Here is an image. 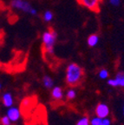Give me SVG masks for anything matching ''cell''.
I'll use <instances>...</instances> for the list:
<instances>
[{
  "instance_id": "cell-3",
  "label": "cell",
  "mask_w": 124,
  "mask_h": 125,
  "mask_svg": "<svg viewBox=\"0 0 124 125\" xmlns=\"http://www.w3.org/2000/svg\"><path fill=\"white\" fill-rule=\"evenodd\" d=\"M10 7L13 10L31 14V16H36L37 14V10L27 0H11L10 1Z\"/></svg>"
},
{
  "instance_id": "cell-5",
  "label": "cell",
  "mask_w": 124,
  "mask_h": 125,
  "mask_svg": "<svg viewBox=\"0 0 124 125\" xmlns=\"http://www.w3.org/2000/svg\"><path fill=\"white\" fill-rule=\"evenodd\" d=\"M6 115L9 117L11 123H16L20 119L21 117V111L17 107H10L8 108V110L6 112Z\"/></svg>"
},
{
  "instance_id": "cell-21",
  "label": "cell",
  "mask_w": 124,
  "mask_h": 125,
  "mask_svg": "<svg viewBox=\"0 0 124 125\" xmlns=\"http://www.w3.org/2000/svg\"><path fill=\"white\" fill-rule=\"evenodd\" d=\"M2 37H3V34H2V31H0V43L2 41Z\"/></svg>"
},
{
  "instance_id": "cell-19",
  "label": "cell",
  "mask_w": 124,
  "mask_h": 125,
  "mask_svg": "<svg viewBox=\"0 0 124 125\" xmlns=\"http://www.w3.org/2000/svg\"><path fill=\"white\" fill-rule=\"evenodd\" d=\"M31 98L26 97V98H24V99L23 100V102H22V106H23V107L28 108L29 106H31Z\"/></svg>"
},
{
  "instance_id": "cell-8",
  "label": "cell",
  "mask_w": 124,
  "mask_h": 125,
  "mask_svg": "<svg viewBox=\"0 0 124 125\" xmlns=\"http://www.w3.org/2000/svg\"><path fill=\"white\" fill-rule=\"evenodd\" d=\"M2 103L4 107H6V108H10V107H11V106H13L14 99L11 94L9 93V92L4 93L2 96Z\"/></svg>"
},
{
  "instance_id": "cell-9",
  "label": "cell",
  "mask_w": 124,
  "mask_h": 125,
  "mask_svg": "<svg viewBox=\"0 0 124 125\" xmlns=\"http://www.w3.org/2000/svg\"><path fill=\"white\" fill-rule=\"evenodd\" d=\"M51 96L53 97V99L56 101H60L63 98V91H62V88L56 86L53 87L52 90H51Z\"/></svg>"
},
{
  "instance_id": "cell-6",
  "label": "cell",
  "mask_w": 124,
  "mask_h": 125,
  "mask_svg": "<svg viewBox=\"0 0 124 125\" xmlns=\"http://www.w3.org/2000/svg\"><path fill=\"white\" fill-rule=\"evenodd\" d=\"M110 110L109 106L105 104H99L95 109V115L101 118H106L109 115Z\"/></svg>"
},
{
  "instance_id": "cell-7",
  "label": "cell",
  "mask_w": 124,
  "mask_h": 125,
  "mask_svg": "<svg viewBox=\"0 0 124 125\" xmlns=\"http://www.w3.org/2000/svg\"><path fill=\"white\" fill-rule=\"evenodd\" d=\"M90 125H111V121L108 117L101 118V117L95 116L90 120Z\"/></svg>"
},
{
  "instance_id": "cell-17",
  "label": "cell",
  "mask_w": 124,
  "mask_h": 125,
  "mask_svg": "<svg viewBox=\"0 0 124 125\" xmlns=\"http://www.w3.org/2000/svg\"><path fill=\"white\" fill-rule=\"evenodd\" d=\"M0 123H1L2 125H11V122H10V120L9 119V117H8L6 115L1 117Z\"/></svg>"
},
{
  "instance_id": "cell-12",
  "label": "cell",
  "mask_w": 124,
  "mask_h": 125,
  "mask_svg": "<svg viewBox=\"0 0 124 125\" xmlns=\"http://www.w3.org/2000/svg\"><path fill=\"white\" fill-rule=\"evenodd\" d=\"M114 80L117 83V87H124V72H119L114 77Z\"/></svg>"
},
{
  "instance_id": "cell-10",
  "label": "cell",
  "mask_w": 124,
  "mask_h": 125,
  "mask_svg": "<svg viewBox=\"0 0 124 125\" xmlns=\"http://www.w3.org/2000/svg\"><path fill=\"white\" fill-rule=\"evenodd\" d=\"M43 83L46 89H51L54 85V81L50 76H44L43 77Z\"/></svg>"
},
{
  "instance_id": "cell-4",
  "label": "cell",
  "mask_w": 124,
  "mask_h": 125,
  "mask_svg": "<svg viewBox=\"0 0 124 125\" xmlns=\"http://www.w3.org/2000/svg\"><path fill=\"white\" fill-rule=\"evenodd\" d=\"M77 2L81 5L84 6L92 11L98 12L100 10V4L102 0H77Z\"/></svg>"
},
{
  "instance_id": "cell-11",
  "label": "cell",
  "mask_w": 124,
  "mask_h": 125,
  "mask_svg": "<svg viewBox=\"0 0 124 125\" xmlns=\"http://www.w3.org/2000/svg\"><path fill=\"white\" fill-rule=\"evenodd\" d=\"M99 42V37L97 35H90L88 38V44L90 47H94Z\"/></svg>"
},
{
  "instance_id": "cell-15",
  "label": "cell",
  "mask_w": 124,
  "mask_h": 125,
  "mask_svg": "<svg viewBox=\"0 0 124 125\" xmlns=\"http://www.w3.org/2000/svg\"><path fill=\"white\" fill-rule=\"evenodd\" d=\"M43 19L45 22H51L53 19V13L51 10H46L43 13Z\"/></svg>"
},
{
  "instance_id": "cell-16",
  "label": "cell",
  "mask_w": 124,
  "mask_h": 125,
  "mask_svg": "<svg viewBox=\"0 0 124 125\" xmlns=\"http://www.w3.org/2000/svg\"><path fill=\"white\" fill-rule=\"evenodd\" d=\"M99 77L101 78V79H106V78L109 77V71L105 69H103L99 71V74H98Z\"/></svg>"
},
{
  "instance_id": "cell-22",
  "label": "cell",
  "mask_w": 124,
  "mask_h": 125,
  "mask_svg": "<svg viewBox=\"0 0 124 125\" xmlns=\"http://www.w3.org/2000/svg\"><path fill=\"white\" fill-rule=\"evenodd\" d=\"M122 111H123V115H124V104H123V109H122Z\"/></svg>"
},
{
  "instance_id": "cell-1",
  "label": "cell",
  "mask_w": 124,
  "mask_h": 125,
  "mask_svg": "<svg viewBox=\"0 0 124 125\" xmlns=\"http://www.w3.org/2000/svg\"><path fill=\"white\" fill-rule=\"evenodd\" d=\"M83 76V70L76 63H70L66 69V82L70 86H76Z\"/></svg>"
},
{
  "instance_id": "cell-2",
  "label": "cell",
  "mask_w": 124,
  "mask_h": 125,
  "mask_svg": "<svg viewBox=\"0 0 124 125\" xmlns=\"http://www.w3.org/2000/svg\"><path fill=\"white\" fill-rule=\"evenodd\" d=\"M56 32L53 30L45 31L42 36V42H43V51L45 54L51 56L54 54V47L56 40Z\"/></svg>"
},
{
  "instance_id": "cell-13",
  "label": "cell",
  "mask_w": 124,
  "mask_h": 125,
  "mask_svg": "<svg viewBox=\"0 0 124 125\" xmlns=\"http://www.w3.org/2000/svg\"><path fill=\"white\" fill-rule=\"evenodd\" d=\"M76 96V91L74 89H70L66 93V97L68 100H73Z\"/></svg>"
},
{
  "instance_id": "cell-23",
  "label": "cell",
  "mask_w": 124,
  "mask_h": 125,
  "mask_svg": "<svg viewBox=\"0 0 124 125\" xmlns=\"http://www.w3.org/2000/svg\"><path fill=\"white\" fill-rule=\"evenodd\" d=\"M1 89H2V85H1V83H0V90H1Z\"/></svg>"
},
{
  "instance_id": "cell-20",
  "label": "cell",
  "mask_w": 124,
  "mask_h": 125,
  "mask_svg": "<svg viewBox=\"0 0 124 125\" xmlns=\"http://www.w3.org/2000/svg\"><path fill=\"white\" fill-rule=\"evenodd\" d=\"M109 3L114 6H118L121 3V0H109Z\"/></svg>"
},
{
  "instance_id": "cell-14",
  "label": "cell",
  "mask_w": 124,
  "mask_h": 125,
  "mask_svg": "<svg viewBox=\"0 0 124 125\" xmlns=\"http://www.w3.org/2000/svg\"><path fill=\"white\" fill-rule=\"evenodd\" d=\"M76 125H90V120L89 119V117L83 116L78 120Z\"/></svg>"
},
{
  "instance_id": "cell-18",
  "label": "cell",
  "mask_w": 124,
  "mask_h": 125,
  "mask_svg": "<svg viewBox=\"0 0 124 125\" xmlns=\"http://www.w3.org/2000/svg\"><path fill=\"white\" fill-rule=\"evenodd\" d=\"M31 125H47V123L45 122V120L43 119V118H37V119L33 121Z\"/></svg>"
}]
</instances>
